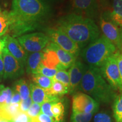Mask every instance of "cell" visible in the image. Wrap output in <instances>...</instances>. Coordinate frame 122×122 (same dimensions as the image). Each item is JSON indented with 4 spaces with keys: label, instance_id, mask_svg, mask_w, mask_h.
Segmentation results:
<instances>
[{
    "label": "cell",
    "instance_id": "43",
    "mask_svg": "<svg viewBox=\"0 0 122 122\" xmlns=\"http://www.w3.org/2000/svg\"><path fill=\"white\" fill-rule=\"evenodd\" d=\"M1 7H0V10H1Z\"/></svg>",
    "mask_w": 122,
    "mask_h": 122
},
{
    "label": "cell",
    "instance_id": "32",
    "mask_svg": "<svg viewBox=\"0 0 122 122\" xmlns=\"http://www.w3.org/2000/svg\"><path fill=\"white\" fill-rule=\"evenodd\" d=\"M56 101H49V102H46L44 103L43 104L41 105V113L45 114L49 116V117H51L53 119V115L52 114V112L51 111V107L53 103H54Z\"/></svg>",
    "mask_w": 122,
    "mask_h": 122
},
{
    "label": "cell",
    "instance_id": "37",
    "mask_svg": "<svg viewBox=\"0 0 122 122\" xmlns=\"http://www.w3.org/2000/svg\"><path fill=\"white\" fill-rule=\"evenodd\" d=\"M101 10L106 11L109 8V0H97Z\"/></svg>",
    "mask_w": 122,
    "mask_h": 122
},
{
    "label": "cell",
    "instance_id": "11",
    "mask_svg": "<svg viewBox=\"0 0 122 122\" xmlns=\"http://www.w3.org/2000/svg\"><path fill=\"white\" fill-rule=\"evenodd\" d=\"M2 58L4 68L3 79H14L24 74V66L10 54L5 46L2 51Z\"/></svg>",
    "mask_w": 122,
    "mask_h": 122
},
{
    "label": "cell",
    "instance_id": "10",
    "mask_svg": "<svg viewBox=\"0 0 122 122\" xmlns=\"http://www.w3.org/2000/svg\"><path fill=\"white\" fill-rule=\"evenodd\" d=\"M70 4L73 13L93 20L101 10L97 0H71Z\"/></svg>",
    "mask_w": 122,
    "mask_h": 122
},
{
    "label": "cell",
    "instance_id": "28",
    "mask_svg": "<svg viewBox=\"0 0 122 122\" xmlns=\"http://www.w3.org/2000/svg\"><path fill=\"white\" fill-rule=\"evenodd\" d=\"M94 114H80L72 112L70 122H90Z\"/></svg>",
    "mask_w": 122,
    "mask_h": 122
},
{
    "label": "cell",
    "instance_id": "23",
    "mask_svg": "<svg viewBox=\"0 0 122 122\" xmlns=\"http://www.w3.org/2000/svg\"><path fill=\"white\" fill-rule=\"evenodd\" d=\"M47 92L49 94L53 96L63 95L69 92L68 88L63 84L57 81H53V84L49 89H47Z\"/></svg>",
    "mask_w": 122,
    "mask_h": 122
},
{
    "label": "cell",
    "instance_id": "4",
    "mask_svg": "<svg viewBox=\"0 0 122 122\" xmlns=\"http://www.w3.org/2000/svg\"><path fill=\"white\" fill-rule=\"evenodd\" d=\"M116 51L115 46L102 36L85 47L81 56L89 67L100 68L107 59L116 53Z\"/></svg>",
    "mask_w": 122,
    "mask_h": 122
},
{
    "label": "cell",
    "instance_id": "33",
    "mask_svg": "<svg viewBox=\"0 0 122 122\" xmlns=\"http://www.w3.org/2000/svg\"><path fill=\"white\" fill-rule=\"evenodd\" d=\"M33 101L31 97H29L26 100H22V101L20 103V112H26L31 105L32 104Z\"/></svg>",
    "mask_w": 122,
    "mask_h": 122
},
{
    "label": "cell",
    "instance_id": "24",
    "mask_svg": "<svg viewBox=\"0 0 122 122\" xmlns=\"http://www.w3.org/2000/svg\"><path fill=\"white\" fill-rule=\"evenodd\" d=\"M54 119L57 122H62L65 114V106L60 100L53 103L51 107Z\"/></svg>",
    "mask_w": 122,
    "mask_h": 122
},
{
    "label": "cell",
    "instance_id": "3",
    "mask_svg": "<svg viewBox=\"0 0 122 122\" xmlns=\"http://www.w3.org/2000/svg\"><path fill=\"white\" fill-rule=\"evenodd\" d=\"M79 90L100 103L109 104L117 97L115 91L105 80L100 68L88 67L81 81Z\"/></svg>",
    "mask_w": 122,
    "mask_h": 122
},
{
    "label": "cell",
    "instance_id": "42",
    "mask_svg": "<svg viewBox=\"0 0 122 122\" xmlns=\"http://www.w3.org/2000/svg\"><path fill=\"white\" fill-rule=\"evenodd\" d=\"M0 122H6V121H0Z\"/></svg>",
    "mask_w": 122,
    "mask_h": 122
},
{
    "label": "cell",
    "instance_id": "18",
    "mask_svg": "<svg viewBox=\"0 0 122 122\" xmlns=\"http://www.w3.org/2000/svg\"><path fill=\"white\" fill-rule=\"evenodd\" d=\"M20 112V103L0 106V121L11 122L13 119Z\"/></svg>",
    "mask_w": 122,
    "mask_h": 122
},
{
    "label": "cell",
    "instance_id": "7",
    "mask_svg": "<svg viewBox=\"0 0 122 122\" xmlns=\"http://www.w3.org/2000/svg\"><path fill=\"white\" fill-rule=\"evenodd\" d=\"M100 25L103 36L113 44L117 49H122V30L119 28L120 26L112 20L110 16V18L107 17L106 13L100 16Z\"/></svg>",
    "mask_w": 122,
    "mask_h": 122
},
{
    "label": "cell",
    "instance_id": "36",
    "mask_svg": "<svg viewBox=\"0 0 122 122\" xmlns=\"http://www.w3.org/2000/svg\"><path fill=\"white\" fill-rule=\"evenodd\" d=\"M117 60L118 63L119 70L120 79H121L122 84V53H117Z\"/></svg>",
    "mask_w": 122,
    "mask_h": 122
},
{
    "label": "cell",
    "instance_id": "25",
    "mask_svg": "<svg viewBox=\"0 0 122 122\" xmlns=\"http://www.w3.org/2000/svg\"><path fill=\"white\" fill-rule=\"evenodd\" d=\"M113 117L115 122H122V94L117 96L112 105Z\"/></svg>",
    "mask_w": 122,
    "mask_h": 122
},
{
    "label": "cell",
    "instance_id": "13",
    "mask_svg": "<svg viewBox=\"0 0 122 122\" xmlns=\"http://www.w3.org/2000/svg\"><path fill=\"white\" fill-rule=\"evenodd\" d=\"M5 46L10 54L25 67L28 53L24 49L18 40L8 35L4 36Z\"/></svg>",
    "mask_w": 122,
    "mask_h": 122
},
{
    "label": "cell",
    "instance_id": "29",
    "mask_svg": "<svg viewBox=\"0 0 122 122\" xmlns=\"http://www.w3.org/2000/svg\"><path fill=\"white\" fill-rule=\"evenodd\" d=\"M110 112L102 111L94 116L93 122H115Z\"/></svg>",
    "mask_w": 122,
    "mask_h": 122
},
{
    "label": "cell",
    "instance_id": "34",
    "mask_svg": "<svg viewBox=\"0 0 122 122\" xmlns=\"http://www.w3.org/2000/svg\"><path fill=\"white\" fill-rule=\"evenodd\" d=\"M31 118L25 112H20L13 119L11 122H30Z\"/></svg>",
    "mask_w": 122,
    "mask_h": 122
},
{
    "label": "cell",
    "instance_id": "35",
    "mask_svg": "<svg viewBox=\"0 0 122 122\" xmlns=\"http://www.w3.org/2000/svg\"><path fill=\"white\" fill-rule=\"evenodd\" d=\"M22 101L20 96L15 90H13V95H12V98L11 103V104H15V103H20Z\"/></svg>",
    "mask_w": 122,
    "mask_h": 122
},
{
    "label": "cell",
    "instance_id": "1",
    "mask_svg": "<svg viewBox=\"0 0 122 122\" xmlns=\"http://www.w3.org/2000/svg\"><path fill=\"white\" fill-rule=\"evenodd\" d=\"M51 9L44 0H13L8 35L18 37L39 28Z\"/></svg>",
    "mask_w": 122,
    "mask_h": 122
},
{
    "label": "cell",
    "instance_id": "31",
    "mask_svg": "<svg viewBox=\"0 0 122 122\" xmlns=\"http://www.w3.org/2000/svg\"><path fill=\"white\" fill-rule=\"evenodd\" d=\"M41 105L33 102L25 113L30 118H35L37 117L39 114L41 112Z\"/></svg>",
    "mask_w": 122,
    "mask_h": 122
},
{
    "label": "cell",
    "instance_id": "38",
    "mask_svg": "<svg viewBox=\"0 0 122 122\" xmlns=\"http://www.w3.org/2000/svg\"><path fill=\"white\" fill-rule=\"evenodd\" d=\"M4 63H3V61L2 57L0 58V82L4 78Z\"/></svg>",
    "mask_w": 122,
    "mask_h": 122
},
{
    "label": "cell",
    "instance_id": "16",
    "mask_svg": "<svg viewBox=\"0 0 122 122\" xmlns=\"http://www.w3.org/2000/svg\"><path fill=\"white\" fill-rule=\"evenodd\" d=\"M42 51L43 52V57L41 63L44 66L58 70H63L59 62L58 57L54 50L48 46H46Z\"/></svg>",
    "mask_w": 122,
    "mask_h": 122
},
{
    "label": "cell",
    "instance_id": "30",
    "mask_svg": "<svg viewBox=\"0 0 122 122\" xmlns=\"http://www.w3.org/2000/svg\"><path fill=\"white\" fill-rule=\"evenodd\" d=\"M58 70L57 69H53V68H50L44 66L42 63L39 66V68H37L36 74L42 75L46 77H49V78L53 79L57 74Z\"/></svg>",
    "mask_w": 122,
    "mask_h": 122
},
{
    "label": "cell",
    "instance_id": "17",
    "mask_svg": "<svg viewBox=\"0 0 122 122\" xmlns=\"http://www.w3.org/2000/svg\"><path fill=\"white\" fill-rule=\"evenodd\" d=\"M43 52L28 53L25 62L26 72L29 74H36L37 68L41 63Z\"/></svg>",
    "mask_w": 122,
    "mask_h": 122
},
{
    "label": "cell",
    "instance_id": "41",
    "mask_svg": "<svg viewBox=\"0 0 122 122\" xmlns=\"http://www.w3.org/2000/svg\"><path fill=\"white\" fill-rule=\"evenodd\" d=\"M46 1H59V0H46Z\"/></svg>",
    "mask_w": 122,
    "mask_h": 122
},
{
    "label": "cell",
    "instance_id": "20",
    "mask_svg": "<svg viewBox=\"0 0 122 122\" xmlns=\"http://www.w3.org/2000/svg\"><path fill=\"white\" fill-rule=\"evenodd\" d=\"M14 90L20 94L22 100H26L30 97V85L25 79H20L16 81L14 85Z\"/></svg>",
    "mask_w": 122,
    "mask_h": 122
},
{
    "label": "cell",
    "instance_id": "39",
    "mask_svg": "<svg viewBox=\"0 0 122 122\" xmlns=\"http://www.w3.org/2000/svg\"><path fill=\"white\" fill-rule=\"evenodd\" d=\"M5 48V39L4 36L2 38H0V58L2 57V53L4 48Z\"/></svg>",
    "mask_w": 122,
    "mask_h": 122
},
{
    "label": "cell",
    "instance_id": "14",
    "mask_svg": "<svg viewBox=\"0 0 122 122\" xmlns=\"http://www.w3.org/2000/svg\"><path fill=\"white\" fill-rule=\"evenodd\" d=\"M30 96L33 103L42 105L46 102L60 100L59 97L50 95L48 93L46 90L40 87L33 83H30Z\"/></svg>",
    "mask_w": 122,
    "mask_h": 122
},
{
    "label": "cell",
    "instance_id": "9",
    "mask_svg": "<svg viewBox=\"0 0 122 122\" xmlns=\"http://www.w3.org/2000/svg\"><path fill=\"white\" fill-rule=\"evenodd\" d=\"M100 103L84 93H77L72 98V112L95 114L98 110Z\"/></svg>",
    "mask_w": 122,
    "mask_h": 122
},
{
    "label": "cell",
    "instance_id": "15",
    "mask_svg": "<svg viewBox=\"0 0 122 122\" xmlns=\"http://www.w3.org/2000/svg\"><path fill=\"white\" fill-rule=\"evenodd\" d=\"M46 46L53 49L57 54L62 69L70 68L77 59V57L68 51L61 49L52 42H49Z\"/></svg>",
    "mask_w": 122,
    "mask_h": 122
},
{
    "label": "cell",
    "instance_id": "22",
    "mask_svg": "<svg viewBox=\"0 0 122 122\" xmlns=\"http://www.w3.org/2000/svg\"><path fill=\"white\" fill-rule=\"evenodd\" d=\"M10 26V15L6 10H0V38L8 32Z\"/></svg>",
    "mask_w": 122,
    "mask_h": 122
},
{
    "label": "cell",
    "instance_id": "26",
    "mask_svg": "<svg viewBox=\"0 0 122 122\" xmlns=\"http://www.w3.org/2000/svg\"><path fill=\"white\" fill-rule=\"evenodd\" d=\"M13 89L9 87L4 88L0 92V106H7L11 104Z\"/></svg>",
    "mask_w": 122,
    "mask_h": 122
},
{
    "label": "cell",
    "instance_id": "8",
    "mask_svg": "<svg viewBox=\"0 0 122 122\" xmlns=\"http://www.w3.org/2000/svg\"><path fill=\"white\" fill-rule=\"evenodd\" d=\"M45 32L51 42L76 57H78L80 53V48L65 33L57 28H47Z\"/></svg>",
    "mask_w": 122,
    "mask_h": 122
},
{
    "label": "cell",
    "instance_id": "21",
    "mask_svg": "<svg viewBox=\"0 0 122 122\" xmlns=\"http://www.w3.org/2000/svg\"><path fill=\"white\" fill-rule=\"evenodd\" d=\"M32 80L35 84L46 90L50 88L53 83V79L38 74L32 75Z\"/></svg>",
    "mask_w": 122,
    "mask_h": 122
},
{
    "label": "cell",
    "instance_id": "27",
    "mask_svg": "<svg viewBox=\"0 0 122 122\" xmlns=\"http://www.w3.org/2000/svg\"><path fill=\"white\" fill-rule=\"evenodd\" d=\"M53 81H57L60 82L67 86L69 89L70 88V76L68 72L65 70H58L57 74L53 78Z\"/></svg>",
    "mask_w": 122,
    "mask_h": 122
},
{
    "label": "cell",
    "instance_id": "6",
    "mask_svg": "<svg viewBox=\"0 0 122 122\" xmlns=\"http://www.w3.org/2000/svg\"><path fill=\"white\" fill-rule=\"evenodd\" d=\"M17 40L28 53L42 51L50 41L48 36L42 32L23 35L18 37Z\"/></svg>",
    "mask_w": 122,
    "mask_h": 122
},
{
    "label": "cell",
    "instance_id": "5",
    "mask_svg": "<svg viewBox=\"0 0 122 122\" xmlns=\"http://www.w3.org/2000/svg\"><path fill=\"white\" fill-rule=\"evenodd\" d=\"M116 53L105 61L100 68L101 73L114 91L122 92V84L117 60Z\"/></svg>",
    "mask_w": 122,
    "mask_h": 122
},
{
    "label": "cell",
    "instance_id": "40",
    "mask_svg": "<svg viewBox=\"0 0 122 122\" xmlns=\"http://www.w3.org/2000/svg\"><path fill=\"white\" fill-rule=\"evenodd\" d=\"M4 88H5V86H4V85L0 84V92H1V91H2V90L3 89H4Z\"/></svg>",
    "mask_w": 122,
    "mask_h": 122
},
{
    "label": "cell",
    "instance_id": "19",
    "mask_svg": "<svg viewBox=\"0 0 122 122\" xmlns=\"http://www.w3.org/2000/svg\"><path fill=\"white\" fill-rule=\"evenodd\" d=\"M110 16L112 21L122 27V0H113L112 10Z\"/></svg>",
    "mask_w": 122,
    "mask_h": 122
},
{
    "label": "cell",
    "instance_id": "2",
    "mask_svg": "<svg viewBox=\"0 0 122 122\" xmlns=\"http://www.w3.org/2000/svg\"><path fill=\"white\" fill-rule=\"evenodd\" d=\"M56 28L65 33L80 49L94 41L100 34L94 20L75 13L59 18Z\"/></svg>",
    "mask_w": 122,
    "mask_h": 122
},
{
    "label": "cell",
    "instance_id": "12",
    "mask_svg": "<svg viewBox=\"0 0 122 122\" xmlns=\"http://www.w3.org/2000/svg\"><path fill=\"white\" fill-rule=\"evenodd\" d=\"M88 67L80 60L76 59L75 63L70 68L68 71L70 76V88L68 93L70 94L73 93L79 89L82 78Z\"/></svg>",
    "mask_w": 122,
    "mask_h": 122
}]
</instances>
